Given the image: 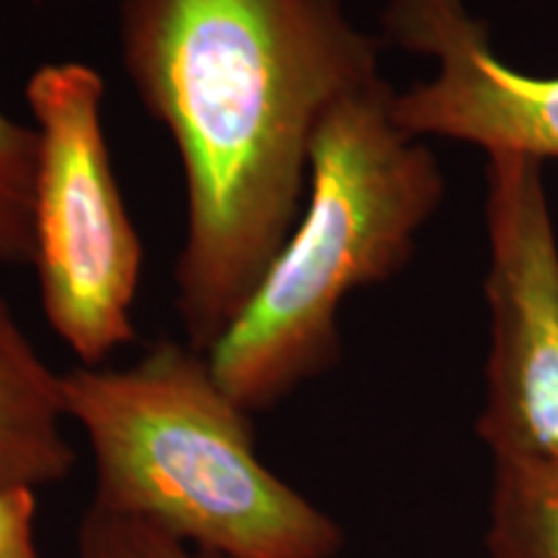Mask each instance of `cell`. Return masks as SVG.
<instances>
[{
	"instance_id": "cell-11",
	"label": "cell",
	"mask_w": 558,
	"mask_h": 558,
	"mask_svg": "<svg viewBox=\"0 0 558 558\" xmlns=\"http://www.w3.org/2000/svg\"><path fill=\"white\" fill-rule=\"evenodd\" d=\"M37 488L0 486V558H39Z\"/></svg>"
},
{
	"instance_id": "cell-6",
	"label": "cell",
	"mask_w": 558,
	"mask_h": 558,
	"mask_svg": "<svg viewBox=\"0 0 558 558\" xmlns=\"http://www.w3.org/2000/svg\"><path fill=\"white\" fill-rule=\"evenodd\" d=\"M383 45L429 58L435 73L393 94L411 137L452 140L488 156L558 160V75L507 65L469 0H386Z\"/></svg>"
},
{
	"instance_id": "cell-7",
	"label": "cell",
	"mask_w": 558,
	"mask_h": 558,
	"mask_svg": "<svg viewBox=\"0 0 558 558\" xmlns=\"http://www.w3.org/2000/svg\"><path fill=\"white\" fill-rule=\"evenodd\" d=\"M68 418L62 375L41 360L0 298V486L39 488L68 478L75 463Z\"/></svg>"
},
{
	"instance_id": "cell-3",
	"label": "cell",
	"mask_w": 558,
	"mask_h": 558,
	"mask_svg": "<svg viewBox=\"0 0 558 558\" xmlns=\"http://www.w3.org/2000/svg\"><path fill=\"white\" fill-rule=\"evenodd\" d=\"M96 465L90 505L220 558H333L341 530L256 456L207 354L160 339L128 367L62 373Z\"/></svg>"
},
{
	"instance_id": "cell-10",
	"label": "cell",
	"mask_w": 558,
	"mask_h": 558,
	"mask_svg": "<svg viewBox=\"0 0 558 558\" xmlns=\"http://www.w3.org/2000/svg\"><path fill=\"white\" fill-rule=\"evenodd\" d=\"M75 558H220L171 538L163 530L135 518L90 505L78 527Z\"/></svg>"
},
{
	"instance_id": "cell-1",
	"label": "cell",
	"mask_w": 558,
	"mask_h": 558,
	"mask_svg": "<svg viewBox=\"0 0 558 558\" xmlns=\"http://www.w3.org/2000/svg\"><path fill=\"white\" fill-rule=\"evenodd\" d=\"M117 39L184 171L173 288L186 344L207 354L295 228L320 122L383 78V39L344 0H120Z\"/></svg>"
},
{
	"instance_id": "cell-5",
	"label": "cell",
	"mask_w": 558,
	"mask_h": 558,
	"mask_svg": "<svg viewBox=\"0 0 558 558\" xmlns=\"http://www.w3.org/2000/svg\"><path fill=\"white\" fill-rule=\"evenodd\" d=\"M546 166L486 158V399L476 422L492 460L558 465V235Z\"/></svg>"
},
{
	"instance_id": "cell-2",
	"label": "cell",
	"mask_w": 558,
	"mask_h": 558,
	"mask_svg": "<svg viewBox=\"0 0 558 558\" xmlns=\"http://www.w3.org/2000/svg\"><path fill=\"white\" fill-rule=\"evenodd\" d=\"M393 94L378 78L326 114L295 228L207 352L215 378L251 416L337 365L341 303L407 269L442 205V169L424 140L396 124Z\"/></svg>"
},
{
	"instance_id": "cell-9",
	"label": "cell",
	"mask_w": 558,
	"mask_h": 558,
	"mask_svg": "<svg viewBox=\"0 0 558 558\" xmlns=\"http://www.w3.org/2000/svg\"><path fill=\"white\" fill-rule=\"evenodd\" d=\"M37 132L0 109V264H32V197Z\"/></svg>"
},
{
	"instance_id": "cell-4",
	"label": "cell",
	"mask_w": 558,
	"mask_h": 558,
	"mask_svg": "<svg viewBox=\"0 0 558 558\" xmlns=\"http://www.w3.org/2000/svg\"><path fill=\"white\" fill-rule=\"evenodd\" d=\"M104 96V75L78 60L47 62L26 81L37 132L32 267L47 324L88 367L135 339L145 264L111 169Z\"/></svg>"
},
{
	"instance_id": "cell-8",
	"label": "cell",
	"mask_w": 558,
	"mask_h": 558,
	"mask_svg": "<svg viewBox=\"0 0 558 558\" xmlns=\"http://www.w3.org/2000/svg\"><path fill=\"white\" fill-rule=\"evenodd\" d=\"M486 546L492 558H558V465L494 460Z\"/></svg>"
}]
</instances>
